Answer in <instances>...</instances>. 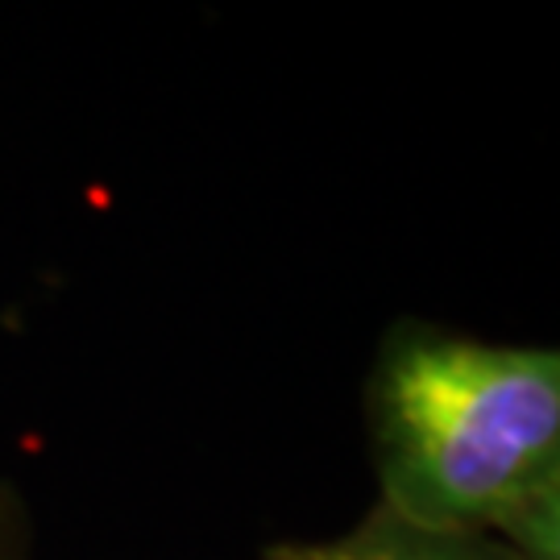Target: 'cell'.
<instances>
[{
	"label": "cell",
	"instance_id": "cell-1",
	"mask_svg": "<svg viewBox=\"0 0 560 560\" xmlns=\"http://www.w3.org/2000/svg\"><path fill=\"white\" fill-rule=\"evenodd\" d=\"M378 506L560 560V353L402 316L365 390Z\"/></svg>",
	"mask_w": 560,
	"mask_h": 560
},
{
	"label": "cell",
	"instance_id": "cell-2",
	"mask_svg": "<svg viewBox=\"0 0 560 560\" xmlns=\"http://www.w3.org/2000/svg\"><path fill=\"white\" fill-rule=\"evenodd\" d=\"M261 560H527L511 544L469 532H444L402 520L386 506H370L358 523L320 540H279Z\"/></svg>",
	"mask_w": 560,
	"mask_h": 560
},
{
	"label": "cell",
	"instance_id": "cell-3",
	"mask_svg": "<svg viewBox=\"0 0 560 560\" xmlns=\"http://www.w3.org/2000/svg\"><path fill=\"white\" fill-rule=\"evenodd\" d=\"M34 527L13 481L0 478V560H34Z\"/></svg>",
	"mask_w": 560,
	"mask_h": 560
}]
</instances>
